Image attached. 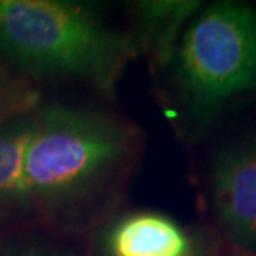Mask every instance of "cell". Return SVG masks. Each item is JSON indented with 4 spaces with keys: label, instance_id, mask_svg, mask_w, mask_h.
Here are the masks:
<instances>
[{
    "label": "cell",
    "instance_id": "cell-1",
    "mask_svg": "<svg viewBox=\"0 0 256 256\" xmlns=\"http://www.w3.org/2000/svg\"><path fill=\"white\" fill-rule=\"evenodd\" d=\"M136 148V132L112 114L38 106L24 162L25 222L65 236L86 232L104 214Z\"/></svg>",
    "mask_w": 256,
    "mask_h": 256
},
{
    "label": "cell",
    "instance_id": "cell-2",
    "mask_svg": "<svg viewBox=\"0 0 256 256\" xmlns=\"http://www.w3.org/2000/svg\"><path fill=\"white\" fill-rule=\"evenodd\" d=\"M140 52L92 5L65 0H0V66L30 84L78 82L115 96Z\"/></svg>",
    "mask_w": 256,
    "mask_h": 256
},
{
    "label": "cell",
    "instance_id": "cell-3",
    "mask_svg": "<svg viewBox=\"0 0 256 256\" xmlns=\"http://www.w3.org/2000/svg\"><path fill=\"white\" fill-rule=\"evenodd\" d=\"M172 65L188 116L206 124L223 104L256 88V8L220 2L202 10L186 25Z\"/></svg>",
    "mask_w": 256,
    "mask_h": 256
},
{
    "label": "cell",
    "instance_id": "cell-4",
    "mask_svg": "<svg viewBox=\"0 0 256 256\" xmlns=\"http://www.w3.org/2000/svg\"><path fill=\"white\" fill-rule=\"evenodd\" d=\"M210 180L224 234L246 256H256V135L216 152Z\"/></svg>",
    "mask_w": 256,
    "mask_h": 256
},
{
    "label": "cell",
    "instance_id": "cell-5",
    "mask_svg": "<svg viewBox=\"0 0 256 256\" xmlns=\"http://www.w3.org/2000/svg\"><path fill=\"white\" fill-rule=\"evenodd\" d=\"M176 222L160 213H130L100 232L102 256H186L198 242Z\"/></svg>",
    "mask_w": 256,
    "mask_h": 256
},
{
    "label": "cell",
    "instance_id": "cell-6",
    "mask_svg": "<svg viewBox=\"0 0 256 256\" xmlns=\"http://www.w3.org/2000/svg\"><path fill=\"white\" fill-rule=\"evenodd\" d=\"M200 8L202 4L196 0H142L133 4L130 34L153 72H162L173 64L185 25Z\"/></svg>",
    "mask_w": 256,
    "mask_h": 256
},
{
    "label": "cell",
    "instance_id": "cell-7",
    "mask_svg": "<svg viewBox=\"0 0 256 256\" xmlns=\"http://www.w3.org/2000/svg\"><path fill=\"white\" fill-rule=\"evenodd\" d=\"M34 114L0 125V226L25 222L24 162L34 130Z\"/></svg>",
    "mask_w": 256,
    "mask_h": 256
},
{
    "label": "cell",
    "instance_id": "cell-8",
    "mask_svg": "<svg viewBox=\"0 0 256 256\" xmlns=\"http://www.w3.org/2000/svg\"><path fill=\"white\" fill-rule=\"evenodd\" d=\"M22 256H76L70 252L64 250H54V248H30L22 252Z\"/></svg>",
    "mask_w": 256,
    "mask_h": 256
},
{
    "label": "cell",
    "instance_id": "cell-9",
    "mask_svg": "<svg viewBox=\"0 0 256 256\" xmlns=\"http://www.w3.org/2000/svg\"><path fill=\"white\" fill-rule=\"evenodd\" d=\"M186 256H212V254H210L208 244L204 243L202 238H198V242H196V244H194V248Z\"/></svg>",
    "mask_w": 256,
    "mask_h": 256
},
{
    "label": "cell",
    "instance_id": "cell-10",
    "mask_svg": "<svg viewBox=\"0 0 256 256\" xmlns=\"http://www.w3.org/2000/svg\"><path fill=\"white\" fill-rule=\"evenodd\" d=\"M5 256H22V253H5Z\"/></svg>",
    "mask_w": 256,
    "mask_h": 256
},
{
    "label": "cell",
    "instance_id": "cell-11",
    "mask_svg": "<svg viewBox=\"0 0 256 256\" xmlns=\"http://www.w3.org/2000/svg\"><path fill=\"white\" fill-rule=\"evenodd\" d=\"M0 256H5L4 254V246H2V240H0Z\"/></svg>",
    "mask_w": 256,
    "mask_h": 256
}]
</instances>
